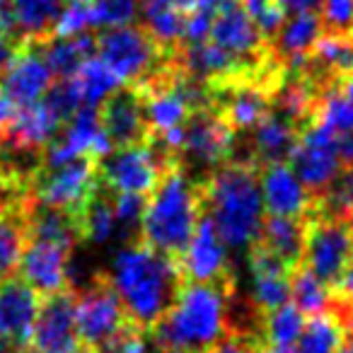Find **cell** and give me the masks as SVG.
Returning a JSON list of instances; mask_svg holds the SVG:
<instances>
[{"instance_id": "obj_42", "label": "cell", "mask_w": 353, "mask_h": 353, "mask_svg": "<svg viewBox=\"0 0 353 353\" xmlns=\"http://www.w3.org/2000/svg\"><path fill=\"white\" fill-rule=\"evenodd\" d=\"M68 3H90V0H68Z\"/></svg>"}, {"instance_id": "obj_36", "label": "cell", "mask_w": 353, "mask_h": 353, "mask_svg": "<svg viewBox=\"0 0 353 353\" xmlns=\"http://www.w3.org/2000/svg\"><path fill=\"white\" fill-rule=\"evenodd\" d=\"M285 15H300V12H314L322 8V0H279Z\"/></svg>"}, {"instance_id": "obj_30", "label": "cell", "mask_w": 353, "mask_h": 353, "mask_svg": "<svg viewBox=\"0 0 353 353\" xmlns=\"http://www.w3.org/2000/svg\"><path fill=\"white\" fill-rule=\"evenodd\" d=\"M90 27L114 30L126 27L141 10V0H90Z\"/></svg>"}, {"instance_id": "obj_9", "label": "cell", "mask_w": 353, "mask_h": 353, "mask_svg": "<svg viewBox=\"0 0 353 353\" xmlns=\"http://www.w3.org/2000/svg\"><path fill=\"white\" fill-rule=\"evenodd\" d=\"M237 150V133L228 126L225 119L218 114L213 104L199 107L184 121V138L179 148V165H189L192 170L201 172L203 182L211 172L230 162Z\"/></svg>"}, {"instance_id": "obj_5", "label": "cell", "mask_w": 353, "mask_h": 353, "mask_svg": "<svg viewBox=\"0 0 353 353\" xmlns=\"http://www.w3.org/2000/svg\"><path fill=\"white\" fill-rule=\"evenodd\" d=\"M99 189V160L75 157L63 165H39L32 174V196L39 206L78 216Z\"/></svg>"}, {"instance_id": "obj_13", "label": "cell", "mask_w": 353, "mask_h": 353, "mask_svg": "<svg viewBox=\"0 0 353 353\" xmlns=\"http://www.w3.org/2000/svg\"><path fill=\"white\" fill-rule=\"evenodd\" d=\"M174 261L187 283H213V281L232 279L228 250L206 213L199 221L189 245Z\"/></svg>"}, {"instance_id": "obj_6", "label": "cell", "mask_w": 353, "mask_h": 353, "mask_svg": "<svg viewBox=\"0 0 353 353\" xmlns=\"http://www.w3.org/2000/svg\"><path fill=\"white\" fill-rule=\"evenodd\" d=\"M99 61L119 78V83H141L150 78L174 54H167L141 27H114L94 37Z\"/></svg>"}, {"instance_id": "obj_34", "label": "cell", "mask_w": 353, "mask_h": 353, "mask_svg": "<svg viewBox=\"0 0 353 353\" xmlns=\"http://www.w3.org/2000/svg\"><path fill=\"white\" fill-rule=\"evenodd\" d=\"M252 348H254V341H252V339L242 336V334H237V332H230V334H225V336H223L208 353H252Z\"/></svg>"}, {"instance_id": "obj_33", "label": "cell", "mask_w": 353, "mask_h": 353, "mask_svg": "<svg viewBox=\"0 0 353 353\" xmlns=\"http://www.w3.org/2000/svg\"><path fill=\"white\" fill-rule=\"evenodd\" d=\"M99 353H148V346L145 339H143V332L128 329L119 339H114L109 346H104Z\"/></svg>"}, {"instance_id": "obj_40", "label": "cell", "mask_w": 353, "mask_h": 353, "mask_svg": "<svg viewBox=\"0 0 353 353\" xmlns=\"http://www.w3.org/2000/svg\"><path fill=\"white\" fill-rule=\"evenodd\" d=\"M339 353H353V341H343V346L339 348Z\"/></svg>"}, {"instance_id": "obj_4", "label": "cell", "mask_w": 353, "mask_h": 353, "mask_svg": "<svg viewBox=\"0 0 353 353\" xmlns=\"http://www.w3.org/2000/svg\"><path fill=\"white\" fill-rule=\"evenodd\" d=\"M201 216V184L194 182L187 167L176 160L167 167L157 187L148 194L138 225V242L170 259H176L189 245Z\"/></svg>"}, {"instance_id": "obj_31", "label": "cell", "mask_w": 353, "mask_h": 353, "mask_svg": "<svg viewBox=\"0 0 353 353\" xmlns=\"http://www.w3.org/2000/svg\"><path fill=\"white\" fill-rule=\"evenodd\" d=\"M322 25L332 32L353 30V0H322Z\"/></svg>"}, {"instance_id": "obj_15", "label": "cell", "mask_w": 353, "mask_h": 353, "mask_svg": "<svg viewBox=\"0 0 353 353\" xmlns=\"http://www.w3.org/2000/svg\"><path fill=\"white\" fill-rule=\"evenodd\" d=\"M73 247L46 240H27L20 259V276L39 298L68 290V256Z\"/></svg>"}, {"instance_id": "obj_28", "label": "cell", "mask_w": 353, "mask_h": 353, "mask_svg": "<svg viewBox=\"0 0 353 353\" xmlns=\"http://www.w3.org/2000/svg\"><path fill=\"white\" fill-rule=\"evenodd\" d=\"M314 216L353 221V167H343L319 196H312Z\"/></svg>"}, {"instance_id": "obj_12", "label": "cell", "mask_w": 353, "mask_h": 353, "mask_svg": "<svg viewBox=\"0 0 353 353\" xmlns=\"http://www.w3.org/2000/svg\"><path fill=\"white\" fill-rule=\"evenodd\" d=\"M80 346L75 332L73 288L44 298L27 339V353H75Z\"/></svg>"}, {"instance_id": "obj_18", "label": "cell", "mask_w": 353, "mask_h": 353, "mask_svg": "<svg viewBox=\"0 0 353 353\" xmlns=\"http://www.w3.org/2000/svg\"><path fill=\"white\" fill-rule=\"evenodd\" d=\"M250 274H252V293L250 307L256 314H266L281 307L290 298V274L293 271L264 247H250Z\"/></svg>"}, {"instance_id": "obj_8", "label": "cell", "mask_w": 353, "mask_h": 353, "mask_svg": "<svg viewBox=\"0 0 353 353\" xmlns=\"http://www.w3.org/2000/svg\"><path fill=\"white\" fill-rule=\"evenodd\" d=\"M176 162L152 138L117 148L99 160V182L114 194H138L145 196L157 187L167 167Z\"/></svg>"}, {"instance_id": "obj_29", "label": "cell", "mask_w": 353, "mask_h": 353, "mask_svg": "<svg viewBox=\"0 0 353 353\" xmlns=\"http://www.w3.org/2000/svg\"><path fill=\"white\" fill-rule=\"evenodd\" d=\"M290 295L295 300V307L305 314L327 312L329 305H332L329 285H324L317 276H312L305 269H295L290 274Z\"/></svg>"}, {"instance_id": "obj_14", "label": "cell", "mask_w": 353, "mask_h": 353, "mask_svg": "<svg viewBox=\"0 0 353 353\" xmlns=\"http://www.w3.org/2000/svg\"><path fill=\"white\" fill-rule=\"evenodd\" d=\"M51 85H54V73L44 61L41 46L37 44H20L6 68L0 70V90L17 107L39 102Z\"/></svg>"}, {"instance_id": "obj_21", "label": "cell", "mask_w": 353, "mask_h": 353, "mask_svg": "<svg viewBox=\"0 0 353 353\" xmlns=\"http://www.w3.org/2000/svg\"><path fill=\"white\" fill-rule=\"evenodd\" d=\"M300 136V126L288 117L271 109L254 128L250 138V155L247 160L256 167L271 165V162H285L293 152Z\"/></svg>"}, {"instance_id": "obj_7", "label": "cell", "mask_w": 353, "mask_h": 353, "mask_svg": "<svg viewBox=\"0 0 353 353\" xmlns=\"http://www.w3.org/2000/svg\"><path fill=\"white\" fill-rule=\"evenodd\" d=\"M75 293V332H78L80 346L102 351L104 346L128 332L126 312L121 307V300L114 293L112 283L104 274H97L85 288L73 290Z\"/></svg>"}, {"instance_id": "obj_19", "label": "cell", "mask_w": 353, "mask_h": 353, "mask_svg": "<svg viewBox=\"0 0 353 353\" xmlns=\"http://www.w3.org/2000/svg\"><path fill=\"white\" fill-rule=\"evenodd\" d=\"M305 73L314 80L319 90H327L329 85H336L339 80H346L353 75V30L332 32L324 30L314 39L312 49L307 54Z\"/></svg>"}, {"instance_id": "obj_24", "label": "cell", "mask_w": 353, "mask_h": 353, "mask_svg": "<svg viewBox=\"0 0 353 353\" xmlns=\"http://www.w3.org/2000/svg\"><path fill=\"white\" fill-rule=\"evenodd\" d=\"M41 54L54 78H70L85 61L92 59L94 37L83 32V34L63 37V39H49L46 44H41Z\"/></svg>"}, {"instance_id": "obj_38", "label": "cell", "mask_w": 353, "mask_h": 353, "mask_svg": "<svg viewBox=\"0 0 353 353\" xmlns=\"http://www.w3.org/2000/svg\"><path fill=\"white\" fill-rule=\"evenodd\" d=\"M252 353H293L290 348H274V346H254Z\"/></svg>"}, {"instance_id": "obj_25", "label": "cell", "mask_w": 353, "mask_h": 353, "mask_svg": "<svg viewBox=\"0 0 353 353\" xmlns=\"http://www.w3.org/2000/svg\"><path fill=\"white\" fill-rule=\"evenodd\" d=\"M303 327V312L295 305L285 303L271 312L261 314L259 327H256V346L290 348L293 343H298Z\"/></svg>"}, {"instance_id": "obj_2", "label": "cell", "mask_w": 353, "mask_h": 353, "mask_svg": "<svg viewBox=\"0 0 353 353\" xmlns=\"http://www.w3.org/2000/svg\"><path fill=\"white\" fill-rule=\"evenodd\" d=\"M107 279L131 327L143 334L152 332L184 283L176 261L143 242H131L117 252Z\"/></svg>"}, {"instance_id": "obj_23", "label": "cell", "mask_w": 353, "mask_h": 353, "mask_svg": "<svg viewBox=\"0 0 353 353\" xmlns=\"http://www.w3.org/2000/svg\"><path fill=\"white\" fill-rule=\"evenodd\" d=\"M310 123L327 128L336 136L353 131V75L319 92Z\"/></svg>"}, {"instance_id": "obj_11", "label": "cell", "mask_w": 353, "mask_h": 353, "mask_svg": "<svg viewBox=\"0 0 353 353\" xmlns=\"http://www.w3.org/2000/svg\"><path fill=\"white\" fill-rule=\"evenodd\" d=\"M288 160L300 184L312 196H319L332 184L334 176L341 172V162L336 155V133L307 123L300 128L298 143Z\"/></svg>"}, {"instance_id": "obj_17", "label": "cell", "mask_w": 353, "mask_h": 353, "mask_svg": "<svg viewBox=\"0 0 353 353\" xmlns=\"http://www.w3.org/2000/svg\"><path fill=\"white\" fill-rule=\"evenodd\" d=\"M99 114V126L112 141L114 150L117 148H126L133 143L148 141V126L145 117H143V99L133 85L128 88H119L109 94L97 109Z\"/></svg>"}, {"instance_id": "obj_20", "label": "cell", "mask_w": 353, "mask_h": 353, "mask_svg": "<svg viewBox=\"0 0 353 353\" xmlns=\"http://www.w3.org/2000/svg\"><path fill=\"white\" fill-rule=\"evenodd\" d=\"M39 293H34L17 276L0 281V339L25 351L32 324L39 312Z\"/></svg>"}, {"instance_id": "obj_43", "label": "cell", "mask_w": 353, "mask_h": 353, "mask_svg": "<svg viewBox=\"0 0 353 353\" xmlns=\"http://www.w3.org/2000/svg\"><path fill=\"white\" fill-rule=\"evenodd\" d=\"M351 228H353V221H351Z\"/></svg>"}, {"instance_id": "obj_37", "label": "cell", "mask_w": 353, "mask_h": 353, "mask_svg": "<svg viewBox=\"0 0 353 353\" xmlns=\"http://www.w3.org/2000/svg\"><path fill=\"white\" fill-rule=\"evenodd\" d=\"M15 49H17V44L12 41V37L8 34V32L3 30V27H0V70H3L8 65V61L12 59Z\"/></svg>"}, {"instance_id": "obj_3", "label": "cell", "mask_w": 353, "mask_h": 353, "mask_svg": "<svg viewBox=\"0 0 353 353\" xmlns=\"http://www.w3.org/2000/svg\"><path fill=\"white\" fill-rule=\"evenodd\" d=\"M201 203L223 245L232 250L252 247L264 223L259 192V167L254 162H225L203 179Z\"/></svg>"}, {"instance_id": "obj_39", "label": "cell", "mask_w": 353, "mask_h": 353, "mask_svg": "<svg viewBox=\"0 0 353 353\" xmlns=\"http://www.w3.org/2000/svg\"><path fill=\"white\" fill-rule=\"evenodd\" d=\"M0 353H20V348H17L15 343L3 341V339H0Z\"/></svg>"}, {"instance_id": "obj_1", "label": "cell", "mask_w": 353, "mask_h": 353, "mask_svg": "<svg viewBox=\"0 0 353 353\" xmlns=\"http://www.w3.org/2000/svg\"><path fill=\"white\" fill-rule=\"evenodd\" d=\"M235 281L187 283L167 307L152 336L162 353H208L225 334H230Z\"/></svg>"}, {"instance_id": "obj_32", "label": "cell", "mask_w": 353, "mask_h": 353, "mask_svg": "<svg viewBox=\"0 0 353 353\" xmlns=\"http://www.w3.org/2000/svg\"><path fill=\"white\" fill-rule=\"evenodd\" d=\"M332 310H353V256L348 261V266L343 269V274L339 276V281L334 283V295H332Z\"/></svg>"}, {"instance_id": "obj_10", "label": "cell", "mask_w": 353, "mask_h": 353, "mask_svg": "<svg viewBox=\"0 0 353 353\" xmlns=\"http://www.w3.org/2000/svg\"><path fill=\"white\" fill-rule=\"evenodd\" d=\"M353 256V228L348 221L314 216L305 218L303 256L305 271L317 276L324 285H334Z\"/></svg>"}, {"instance_id": "obj_22", "label": "cell", "mask_w": 353, "mask_h": 353, "mask_svg": "<svg viewBox=\"0 0 353 353\" xmlns=\"http://www.w3.org/2000/svg\"><path fill=\"white\" fill-rule=\"evenodd\" d=\"M303 237H305V221L269 216L261 223L254 245L264 247L266 252L279 256L290 271H295L300 266V256H303Z\"/></svg>"}, {"instance_id": "obj_44", "label": "cell", "mask_w": 353, "mask_h": 353, "mask_svg": "<svg viewBox=\"0 0 353 353\" xmlns=\"http://www.w3.org/2000/svg\"><path fill=\"white\" fill-rule=\"evenodd\" d=\"M20 353H27V351H20Z\"/></svg>"}, {"instance_id": "obj_27", "label": "cell", "mask_w": 353, "mask_h": 353, "mask_svg": "<svg viewBox=\"0 0 353 353\" xmlns=\"http://www.w3.org/2000/svg\"><path fill=\"white\" fill-rule=\"evenodd\" d=\"M346 341L343 324L332 310L312 314L298 339V353H339Z\"/></svg>"}, {"instance_id": "obj_16", "label": "cell", "mask_w": 353, "mask_h": 353, "mask_svg": "<svg viewBox=\"0 0 353 353\" xmlns=\"http://www.w3.org/2000/svg\"><path fill=\"white\" fill-rule=\"evenodd\" d=\"M259 192L264 211L274 218L305 221L312 213V194L300 184L288 162L264 165L259 176Z\"/></svg>"}, {"instance_id": "obj_26", "label": "cell", "mask_w": 353, "mask_h": 353, "mask_svg": "<svg viewBox=\"0 0 353 353\" xmlns=\"http://www.w3.org/2000/svg\"><path fill=\"white\" fill-rule=\"evenodd\" d=\"M78 99L83 107H97L114 90H119V78L99 59H88L73 75H70Z\"/></svg>"}, {"instance_id": "obj_35", "label": "cell", "mask_w": 353, "mask_h": 353, "mask_svg": "<svg viewBox=\"0 0 353 353\" xmlns=\"http://www.w3.org/2000/svg\"><path fill=\"white\" fill-rule=\"evenodd\" d=\"M15 114H17V104L0 90V143L6 141L8 133H10V126H12V121H15Z\"/></svg>"}, {"instance_id": "obj_41", "label": "cell", "mask_w": 353, "mask_h": 353, "mask_svg": "<svg viewBox=\"0 0 353 353\" xmlns=\"http://www.w3.org/2000/svg\"><path fill=\"white\" fill-rule=\"evenodd\" d=\"M75 353H97V351H92V348H85V346H78V351Z\"/></svg>"}]
</instances>
